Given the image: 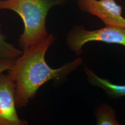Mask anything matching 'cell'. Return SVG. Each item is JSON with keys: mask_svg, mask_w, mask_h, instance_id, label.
Masks as SVG:
<instances>
[{"mask_svg": "<svg viewBox=\"0 0 125 125\" xmlns=\"http://www.w3.org/2000/svg\"><path fill=\"white\" fill-rule=\"evenodd\" d=\"M55 37L49 34L40 43L23 51L8 71V75L15 84L16 106H26L39 88L48 81L62 79L81 65L83 59L77 58L58 69L50 67L45 60V55Z\"/></svg>", "mask_w": 125, "mask_h": 125, "instance_id": "obj_1", "label": "cell"}, {"mask_svg": "<svg viewBox=\"0 0 125 125\" xmlns=\"http://www.w3.org/2000/svg\"><path fill=\"white\" fill-rule=\"evenodd\" d=\"M65 0H0V10L17 13L24 23V31L18 39L23 51L45 39L49 33L46 27L47 14L51 9Z\"/></svg>", "mask_w": 125, "mask_h": 125, "instance_id": "obj_2", "label": "cell"}, {"mask_svg": "<svg viewBox=\"0 0 125 125\" xmlns=\"http://www.w3.org/2000/svg\"><path fill=\"white\" fill-rule=\"evenodd\" d=\"M67 45L77 55L83 53V46L92 41L115 44L125 47V28L106 26L94 30H88L82 26L74 27L67 35Z\"/></svg>", "mask_w": 125, "mask_h": 125, "instance_id": "obj_3", "label": "cell"}, {"mask_svg": "<svg viewBox=\"0 0 125 125\" xmlns=\"http://www.w3.org/2000/svg\"><path fill=\"white\" fill-rule=\"evenodd\" d=\"M79 9L99 18L106 26L125 28L122 7L115 0H77Z\"/></svg>", "mask_w": 125, "mask_h": 125, "instance_id": "obj_4", "label": "cell"}, {"mask_svg": "<svg viewBox=\"0 0 125 125\" xmlns=\"http://www.w3.org/2000/svg\"><path fill=\"white\" fill-rule=\"evenodd\" d=\"M15 84L8 74H0V125H23L16 110Z\"/></svg>", "mask_w": 125, "mask_h": 125, "instance_id": "obj_5", "label": "cell"}, {"mask_svg": "<svg viewBox=\"0 0 125 125\" xmlns=\"http://www.w3.org/2000/svg\"><path fill=\"white\" fill-rule=\"evenodd\" d=\"M84 72L90 83L103 89L109 98L116 99L125 96V85L113 83L107 79L99 77L88 67L85 66Z\"/></svg>", "mask_w": 125, "mask_h": 125, "instance_id": "obj_6", "label": "cell"}, {"mask_svg": "<svg viewBox=\"0 0 125 125\" xmlns=\"http://www.w3.org/2000/svg\"><path fill=\"white\" fill-rule=\"evenodd\" d=\"M94 115L97 125H120L116 119L115 110L106 103H103L95 109Z\"/></svg>", "mask_w": 125, "mask_h": 125, "instance_id": "obj_7", "label": "cell"}, {"mask_svg": "<svg viewBox=\"0 0 125 125\" xmlns=\"http://www.w3.org/2000/svg\"><path fill=\"white\" fill-rule=\"evenodd\" d=\"M22 53L23 51L18 49L7 42L5 36L0 31V58L15 60Z\"/></svg>", "mask_w": 125, "mask_h": 125, "instance_id": "obj_8", "label": "cell"}, {"mask_svg": "<svg viewBox=\"0 0 125 125\" xmlns=\"http://www.w3.org/2000/svg\"><path fill=\"white\" fill-rule=\"evenodd\" d=\"M15 60L0 58V74L8 71L13 65Z\"/></svg>", "mask_w": 125, "mask_h": 125, "instance_id": "obj_9", "label": "cell"}]
</instances>
